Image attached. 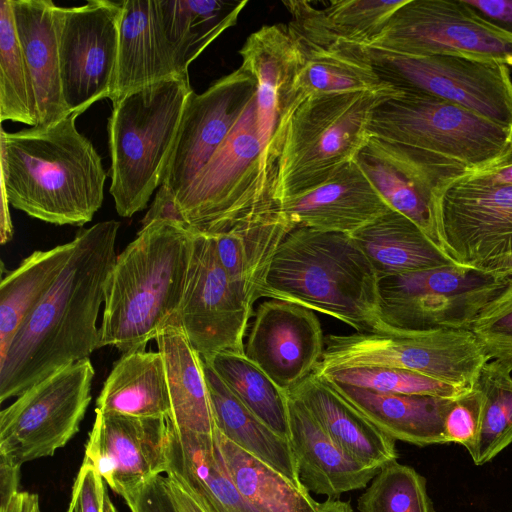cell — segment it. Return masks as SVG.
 Instances as JSON below:
<instances>
[{
	"label": "cell",
	"mask_w": 512,
	"mask_h": 512,
	"mask_svg": "<svg viewBox=\"0 0 512 512\" xmlns=\"http://www.w3.org/2000/svg\"><path fill=\"white\" fill-rule=\"evenodd\" d=\"M279 205L297 227L347 235L391 209L356 161Z\"/></svg>",
	"instance_id": "cell-21"
},
{
	"label": "cell",
	"mask_w": 512,
	"mask_h": 512,
	"mask_svg": "<svg viewBox=\"0 0 512 512\" xmlns=\"http://www.w3.org/2000/svg\"><path fill=\"white\" fill-rule=\"evenodd\" d=\"M204 512H257L234 484L214 434L172 429L169 468Z\"/></svg>",
	"instance_id": "cell-27"
},
{
	"label": "cell",
	"mask_w": 512,
	"mask_h": 512,
	"mask_svg": "<svg viewBox=\"0 0 512 512\" xmlns=\"http://www.w3.org/2000/svg\"><path fill=\"white\" fill-rule=\"evenodd\" d=\"M289 394L305 405L331 440L352 459L378 469L397 461L395 440L322 377L312 373Z\"/></svg>",
	"instance_id": "cell-25"
},
{
	"label": "cell",
	"mask_w": 512,
	"mask_h": 512,
	"mask_svg": "<svg viewBox=\"0 0 512 512\" xmlns=\"http://www.w3.org/2000/svg\"><path fill=\"white\" fill-rule=\"evenodd\" d=\"M201 358L266 426L289 441V394L245 354L219 352Z\"/></svg>",
	"instance_id": "cell-39"
},
{
	"label": "cell",
	"mask_w": 512,
	"mask_h": 512,
	"mask_svg": "<svg viewBox=\"0 0 512 512\" xmlns=\"http://www.w3.org/2000/svg\"><path fill=\"white\" fill-rule=\"evenodd\" d=\"M96 410L135 417L170 418L164 359L159 351L123 353L97 398Z\"/></svg>",
	"instance_id": "cell-32"
},
{
	"label": "cell",
	"mask_w": 512,
	"mask_h": 512,
	"mask_svg": "<svg viewBox=\"0 0 512 512\" xmlns=\"http://www.w3.org/2000/svg\"><path fill=\"white\" fill-rule=\"evenodd\" d=\"M106 486L97 470L83 461L72 487L67 512H103Z\"/></svg>",
	"instance_id": "cell-46"
},
{
	"label": "cell",
	"mask_w": 512,
	"mask_h": 512,
	"mask_svg": "<svg viewBox=\"0 0 512 512\" xmlns=\"http://www.w3.org/2000/svg\"><path fill=\"white\" fill-rule=\"evenodd\" d=\"M76 115L0 133L1 192L27 215L55 225L83 226L102 206L107 174Z\"/></svg>",
	"instance_id": "cell-3"
},
{
	"label": "cell",
	"mask_w": 512,
	"mask_h": 512,
	"mask_svg": "<svg viewBox=\"0 0 512 512\" xmlns=\"http://www.w3.org/2000/svg\"><path fill=\"white\" fill-rule=\"evenodd\" d=\"M74 240L46 251H34L9 271L0 284V358L16 331L36 307L67 263Z\"/></svg>",
	"instance_id": "cell-38"
},
{
	"label": "cell",
	"mask_w": 512,
	"mask_h": 512,
	"mask_svg": "<svg viewBox=\"0 0 512 512\" xmlns=\"http://www.w3.org/2000/svg\"><path fill=\"white\" fill-rule=\"evenodd\" d=\"M162 25L181 74L226 29L247 1L159 0Z\"/></svg>",
	"instance_id": "cell-35"
},
{
	"label": "cell",
	"mask_w": 512,
	"mask_h": 512,
	"mask_svg": "<svg viewBox=\"0 0 512 512\" xmlns=\"http://www.w3.org/2000/svg\"><path fill=\"white\" fill-rule=\"evenodd\" d=\"M350 237L379 279L458 264L415 223L393 209Z\"/></svg>",
	"instance_id": "cell-29"
},
{
	"label": "cell",
	"mask_w": 512,
	"mask_h": 512,
	"mask_svg": "<svg viewBox=\"0 0 512 512\" xmlns=\"http://www.w3.org/2000/svg\"><path fill=\"white\" fill-rule=\"evenodd\" d=\"M314 374L355 367H386L416 372L463 389H472L490 360L471 330L391 329L325 336Z\"/></svg>",
	"instance_id": "cell-9"
},
{
	"label": "cell",
	"mask_w": 512,
	"mask_h": 512,
	"mask_svg": "<svg viewBox=\"0 0 512 512\" xmlns=\"http://www.w3.org/2000/svg\"><path fill=\"white\" fill-rule=\"evenodd\" d=\"M119 228V221L107 220L78 231L61 273L0 358L1 403L99 348L97 318Z\"/></svg>",
	"instance_id": "cell-1"
},
{
	"label": "cell",
	"mask_w": 512,
	"mask_h": 512,
	"mask_svg": "<svg viewBox=\"0 0 512 512\" xmlns=\"http://www.w3.org/2000/svg\"><path fill=\"white\" fill-rule=\"evenodd\" d=\"M482 19L512 36V0H463Z\"/></svg>",
	"instance_id": "cell-48"
},
{
	"label": "cell",
	"mask_w": 512,
	"mask_h": 512,
	"mask_svg": "<svg viewBox=\"0 0 512 512\" xmlns=\"http://www.w3.org/2000/svg\"><path fill=\"white\" fill-rule=\"evenodd\" d=\"M194 233L171 220L142 225L116 256L109 273L99 348L145 349L174 325L191 258Z\"/></svg>",
	"instance_id": "cell-4"
},
{
	"label": "cell",
	"mask_w": 512,
	"mask_h": 512,
	"mask_svg": "<svg viewBox=\"0 0 512 512\" xmlns=\"http://www.w3.org/2000/svg\"><path fill=\"white\" fill-rule=\"evenodd\" d=\"M35 512H41V508H40V506H38V507L36 508Z\"/></svg>",
	"instance_id": "cell-55"
},
{
	"label": "cell",
	"mask_w": 512,
	"mask_h": 512,
	"mask_svg": "<svg viewBox=\"0 0 512 512\" xmlns=\"http://www.w3.org/2000/svg\"><path fill=\"white\" fill-rule=\"evenodd\" d=\"M294 33L303 52V62L292 88L289 115L311 96L393 88L381 81L356 44L317 45Z\"/></svg>",
	"instance_id": "cell-31"
},
{
	"label": "cell",
	"mask_w": 512,
	"mask_h": 512,
	"mask_svg": "<svg viewBox=\"0 0 512 512\" xmlns=\"http://www.w3.org/2000/svg\"><path fill=\"white\" fill-rule=\"evenodd\" d=\"M166 478L171 497L179 512H204L175 478L168 475Z\"/></svg>",
	"instance_id": "cell-50"
},
{
	"label": "cell",
	"mask_w": 512,
	"mask_h": 512,
	"mask_svg": "<svg viewBox=\"0 0 512 512\" xmlns=\"http://www.w3.org/2000/svg\"><path fill=\"white\" fill-rule=\"evenodd\" d=\"M296 227L276 204L251 211L211 234L221 265L251 306L259 299L277 249Z\"/></svg>",
	"instance_id": "cell-24"
},
{
	"label": "cell",
	"mask_w": 512,
	"mask_h": 512,
	"mask_svg": "<svg viewBox=\"0 0 512 512\" xmlns=\"http://www.w3.org/2000/svg\"><path fill=\"white\" fill-rule=\"evenodd\" d=\"M275 179L276 168L259 135L254 95L207 164L174 200L175 208L190 230L217 233L251 211L279 204Z\"/></svg>",
	"instance_id": "cell-8"
},
{
	"label": "cell",
	"mask_w": 512,
	"mask_h": 512,
	"mask_svg": "<svg viewBox=\"0 0 512 512\" xmlns=\"http://www.w3.org/2000/svg\"><path fill=\"white\" fill-rule=\"evenodd\" d=\"M172 429L170 418L95 409L83 461L90 463L106 485L122 497L168 471Z\"/></svg>",
	"instance_id": "cell-18"
},
{
	"label": "cell",
	"mask_w": 512,
	"mask_h": 512,
	"mask_svg": "<svg viewBox=\"0 0 512 512\" xmlns=\"http://www.w3.org/2000/svg\"><path fill=\"white\" fill-rule=\"evenodd\" d=\"M370 137L435 201L451 184L512 149V130L460 106L398 91L371 116Z\"/></svg>",
	"instance_id": "cell-2"
},
{
	"label": "cell",
	"mask_w": 512,
	"mask_h": 512,
	"mask_svg": "<svg viewBox=\"0 0 512 512\" xmlns=\"http://www.w3.org/2000/svg\"><path fill=\"white\" fill-rule=\"evenodd\" d=\"M121 14L122 1L55 6L62 94L69 115L79 116L95 102L110 98Z\"/></svg>",
	"instance_id": "cell-14"
},
{
	"label": "cell",
	"mask_w": 512,
	"mask_h": 512,
	"mask_svg": "<svg viewBox=\"0 0 512 512\" xmlns=\"http://www.w3.org/2000/svg\"><path fill=\"white\" fill-rule=\"evenodd\" d=\"M360 512H435L426 480L397 461L382 467L359 497Z\"/></svg>",
	"instance_id": "cell-42"
},
{
	"label": "cell",
	"mask_w": 512,
	"mask_h": 512,
	"mask_svg": "<svg viewBox=\"0 0 512 512\" xmlns=\"http://www.w3.org/2000/svg\"><path fill=\"white\" fill-rule=\"evenodd\" d=\"M239 54L240 67L256 84L258 131L268 160L276 168L303 52L289 24H273L249 35Z\"/></svg>",
	"instance_id": "cell-20"
},
{
	"label": "cell",
	"mask_w": 512,
	"mask_h": 512,
	"mask_svg": "<svg viewBox=\"0 0 512 512\" xmlns=\"http://www.w3.org/2000/svg\"><path fill=\"white\" fill-rule=\"evenodd\" d=\"M183 75L161 19L159 0H122L118 58L111 102L124 95Z\"/></svg>",
	"instance_id": "cell-22"
},
{
	"label": "cell",
	"mask_w": 512,
	"mask_h": 512,
	"mask_svg": "<svg viewBox=\"0 0 512 512\" xmlns=\"http://www.w3.org/2000/svg\"><path fill=\"white\" fill-rule=\"evenodd\" d=\"M509 279L459 264L380 278L381 318L394 329L471 330Z\"/></svg>",
	"instance_id": "cell-11"
},
{
	"label": "cell",
	"mask_w": 512,
	"mask_h": 512,
	"mask_svg": "<svg viewBox=\"0 0 512 512\" xmlns=\"http://www.w3.org/2000/svg\"><path fill=\"white\" fill-rule=\"evenodd\" d=\"M256 92L252 76L239 67L190 96L164 181L158 192L175 200L225 140Z\"/></svg>",
	"instance_id": "cell-17"
},
{
	"label": "cell",
	"mask_w": 512,
	"mask_h": 512,
	"mask_svg": "<svg viewBox=\"0 0 512 512\" xmlns=\"http://www.w3.org/2000/svg\"><path fill=\"white\" fill-rule=\"evenodd\" d=\"M38 506H40L38 495L18 491L0 504V512H35Z\"/></svg>",
	"instance_id": "cell-51"
},
{
	"label": "cell",
	"mask_w": 512,
	"mask_h": 512,
	"mask_svg": "<svg viewBox=\"0 0 512 512\" xmlns=\"http://www.w3.org/2000/svg\"><path fill=\"white\" fill-rule=\"evenodd\" d=\"M406 0H333L325 8L308 1L283 2L291 13V28L317 45H367L383 30Z\"/></svg>",
	"instance_id": "cell-30"
},
{
	"label": "cell",
	"mask_w": 512,
	"mask_h": 512,
	"mask_svg": "<svg viewBox=\"0 0 512 512\" xmlns=\"http://www.w3.org/2000/svg\"><path fill=\"white\" fill-rule=\"evenodd\" d=\"M379 278L350 235L296 227L280 244L259 298L288 301L334 317L357 332L388 331Z\"/></svg>",
	"instance_id": "cell-5"
},
{
	"label": "cell",
	"mask_w": 512,
	"mask_h": 512,
	"mask_svg": "<svg viewBox=\"0 0 512 512\" xmlns=\"http://www.w3.org/2000/svg\"><path fill=\"white\" fill-rule=\"evenodd\" d=\"M193 233L186 284L173 327L183 332L200 356L227 351L244 354L253 306L221 265L213 236Z\"/></svg>",
	"instance_id": "cell-15"
},
{
	"label": "cell",
	"mask_w": 512,
	"mask_h": 512,
	"mask_svg": "<svg viewBox=\"0 0 512 512\" xmlns=\"http://www.w3.org/2000/svg\"><path fill=\"white\" fill-rule=\"evenodd\" d=\"M436 206L446 251L459 265L486 271L512 256V185L464 177Z\"/></svg>",
	"instance_id": "cell-16"
},
{
	"label": "cell",
	"mask_w": 512,
	"mask_h": 512,
	"mask_svg": "<svg viewBox=\"0 0 512 512\" xmlns=\"http://www.w3.org/2000/svg\"><path fill=\"white\" fill-rule=\"evenodd\" d=\"M356 162L390 208L410 219L447 253L435 199L421 188L375 138H369Z\"/></svg>",
	"instance_id": "cell-37"
},
{
	"label": "cell",
	"mask_w": 512,
	"mask_h": 512,
	"mask_svg": "<svg viewBox=\"0 0 512 512\" xmlns=\"http://www.w3.org/2000/svg\"><path fill=\"white\" fill-rule=\"evenodd\" d=\"M155 340L165 363L173 427L213 435L216 428L200 354L177 327H167Z\"/></svg>",
	"instance_id": "cell-33"
},
{
	"label": "cell",
	"mask_w": 512,
	"mask_h": 512,
	"mask_svg": "<svg viewBox=\"0 0 512 512\" xmlns=\"http://www.w3.org/2000/svg\"><path fill=\"white\" fill-rule=\"evenodd\" d=\"M471 331L490 360L512 367V281L481 310Z\"/></svg>",
	"instance_id": "cell-44"
},
{
	"label": "cell",
	"mask_w": 512,
	"mask_h": 512,
	"mask_svg": "<svg viewBox=\"0 0 512 512\" xmlns=\"http://www.w3.org/2000/svg\"><path fill=\"white\" fill-rule=\"evenodd\" d=\"M466 177L483 182L512 185V149L498 160Z\"/></svg>",
	"instance_id": "cell-49"
},
{
	"label": "cell",
	"mask_w": 512,
	"mask_h": 512,
	"mask_svg": "<svg viewBox=\"0 0 512 512\" xmlns=\"http://www.w3.org/2000/svg\"><path fill=\"white\" fill-rule=\"evenodd\" d=\"M103 512H119L115 507L114 503L112 502L107 489L104 494Z\"/></svg>",
	"instance_id": "cell-54"
},
{
	"label": "cell",
	"mask_w": 512,
	"mask_h": 512,
	"mask_svg": "<svg viewBox=\"0 0 512 512\" xmlns=\"http://www.w3.org/2000/svg\"><path fill=\"white\" fill-rule=\"evenodd\" d=\"M215 428L231 442L301 486L289 441L258 419L202 359Z\"/></svg>",
	"instance_id": "cell-34"
},
{
	"label": "cell",
	"mask_w": 512,
	"mask_h": 512,
	"mask_svg": "<svg viewBox=\"0 0 512 512\" xmlns=\"http://www.w3.org/2000/svg\"><path fill=\"white\" fill-rule=\"evenodd\" d=\"M193 92L189 76H176L112 102L107 125L109 192L120 216L142 211L162 185Z\"/></svg>",
	"instance_id": "cell-6"
},
{
	"label": "cell",
	"mask_w": 512,
	"mask_h": 512,
	"mask_svg": "<svg viewBox=\"0 0 512 512\" xmlns=\"http://www.w3.org/2000/svg\"><path fill=\"white\" fill-rule=\"evenodd\" d=\"M484 397L480 436L474 454L483 465L512 443V367L491 359L484 364L474 385Z\"/></svg>",
	"instance_id": "cell-41"
},
{
	"label": "cell",
	"mask_w": 512,
	"mask_h": 512,
	"mask_svg": "<svg viewBox=\"0 0 512 512\" xmlns=\"http://www.w3.org/2000/svg\"><path fill=\"white\" fill-rule=\"evenodd\" d=\"M20 468L0 462V504L18 492Z\"/></svg>",
	"instance_id": "cell-52"
},
{
	"label": "cell",
	"mask_w": 512,
	"mask_h": 512,
	"mask_svg": "<svg viewBox=\"0 0 512 512\" xmlns=\"http://www.w3.org/2000/svg\"><path fill=\"white\" fill-rule=\"evenodd\" d=\"M325 380L392 439L417 446L448 443L444 420L453 399L383 393Z\"/></svg>",
	"instance_id": "cell-26"
},
{
	"label": "cell",
	"mask_w": 512,
	"mask_h": 512,
	"mask_svg": "<svg viewBox=\"0 0 512 512\" xmlns=\"http://www.w3.org/2000/svg\"><path fill=\"white\" fill-rule=\"evenodd\" d=\"M122 498L131 512H179L163 475L152 478Z\"/></svg>",
	"instance_id": "cell-47"
},
{
	"label": "cell",
	"mask_w": 512,
	"mask_h": 512,
	"mask_svg": "<svg viewBox=\"0 0 512 512\" xmlns=\"http://www.w3.org/2000/svg\"><path fill=\"white\" fill-rule=\"evenodd\" d=\"M328 380L377 392L456 399L471 389L455 387L428 376L396 368L355 367L321 375Z\"/></svg>",
	"instance_id": "cell-43"
},
{
	"label": "cell",
	"mask_w": 512,
	"mask_h": 512,
	"mask_svg": "<svg viewBox=\"0 0 512 512\" xmlns=\"http://www.w3.org/2000/svg\"><path fill=\"white\" fill-rule=\"evenodd\" d=\"M95 376L89 358L34 384L0 412V462L21 468L52 456L79 431Z\"/></svg>",
	"instance_id": "cell-12"
},
{
	"label": "cell",
	"mask_w": 512,
	"mask_h": 512,
	"mask_svg": "<svg viewBox=\"0 0 512 512\" xmlns=\"http://www.w3.org/2000/svg\"><path fill=\"white\" fill-rule=\"evenodd\" d=\"M394 88L311 96L286 124L276 167L274 198L315 188L356 161L369 138L375 107L397 93Z\"/></svg>",
	"instance_id": "cell-7"
},
{
	"label": "cell",
	"mask_w": 512,
	"mask_h": 512,
	"mask_svg": "<svg viewBox=\"0 0 512 512\" xmlns=\"http://www.w3.org/2000/svg\"><path fill=\"white\" fill-rule=\"evenodd\" d=\"M357 46L381 81L394 89L433 96L512 130L508 66L452 55L413 56Z\"/></svg>",
	"instance_id": "cell-10"
},
{
	"label": "cell",
	"mask_w": 512,
	"mask_h": 512,
	"mask_svg": "<svg viewBox=\"0 0 512 512\" xmlns=\"http://www.w3.org/2000/svg\"><path fill=\"white\" fill-rule=\"evenodd\" d=\"M289 443L301 485L309 492L334 499L367 487L378 468L345 454L326 434L305 405L289 394Z\"/></svg>",
	"instance_id": "cell-23"
},
{
	"label": "cell",
	"mask_w": 512,
	"mask_h": 512,
	"mask_svg": "<svg viewBox=\"0 0 512 512\" xmlns=\"http://www.w3.org/2000/svg\"><path fill=\"white\" fill-rule=\"evenodd\" d=\"M254 316L244 354L289 394L323 356L320 321L313 310L276 299L262 302Z\"/></svg>",
	"instance_id": "cell-19"
},
{
	"label": "cell",
	"mask_w": 512,
	"mask_h": 512,
	"mask_svg": "<svg viewBox=\"0 0 512 512\" xmlns=\"http://www.w3.org/2000/svg\"><path fill=\"white\" fill-rule=\"evenodd\" d=\"M484 411V397L477 387L453 399L444 420L448 443L464 446L472 456L480 436Z\"/></svg>",
	"instance_id": "cell-45"
},
{
	"label": "cell",
	"mask_w": 512,
	"mask_h": 512,
	"mask_svg": "<svg viewBox=\"0 0 512 512\" xmlns=\"http://www.w3.org/2000/svg\"><path fill=\"white\" fill-rule=\"evenodd\" d=\"M369 46L413 56L452 55L512 67V36L463 0H406Z\"/></svg>",
	"instance_id": "cell-13"
},
{
	"label": "cell",
	"mask_w": 512,
	"mask_h": 512,
	"mask_svg": "<svg viewBox=\"0 0 512 512\" xmlns=\"http://www.w3.org/2000/svg\"><path fill=\"white\" fill-rule=\"evenodd\" d=\"M214 437L239 492L257 512H319L321 503L215 429Z\"/></svg>",
	"instance_id": "cell-36"
},
{
	"label": "cell",
	"mask_w": 512,
	"mask_h": 512,
	"mask_svg": "<svg viewBox=\"0 0 512 512\" xmlns=\"http://www.w3.org/2000/svg\"><path fill=\"white\" fill-rule=\"evenodd\" d=\"M10 2L15 28L34 83L38 125L70 116L62 94L56 5L50 0Z\"/></svg>",
	"instance_id": "cell-28"
},
{
	"label": "cell",
	"mask_w": 512,
	"mask_h": 512,
	"mask_svg": "<svg viewBox=\"0 0 512 512\" xmlns=\"http://www.w3.org/2000/svg\"><path fill=\"white\" fill-rule=\"evenodd\" d=\"M0 119L37 126L33 79L15 28L10 0L0 1Z\"/></svg>",
	"instance_id": "cell-40"
},
{
	"label": "cell",
	"mask_w": 512,
	"mask_h": 512,
	"mask_svg": "<svg viewBox=\"0 0 512 512\" xmlns=\"http://www.w3.org/2000/svg\"><path fill=\"white\" fill-rule=\"evenodd\" d=\"M319 512H354V511L348 502L328 498L326 501L321 503V508H320Z\"/></svg>",
	"instance_id": "cell-53"
}]
</instances>
